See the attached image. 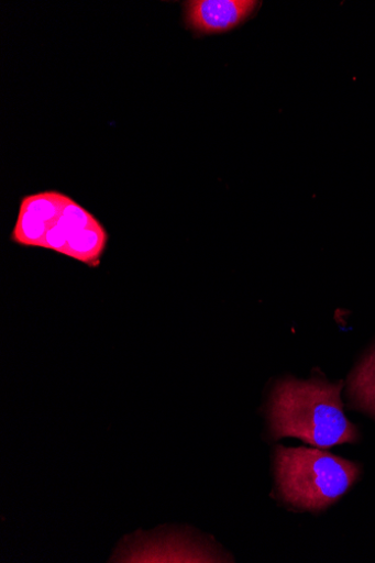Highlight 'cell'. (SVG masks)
Segmentation results:
<instances>
[{
	"mask_svg": "<svg viewBox=\"0 0 375 563\" xmlns=\"http://www.w3.org/2000/svg\"><path fill=\"white\" fill-rule=\"evenodd\" d=\"M343 383L285 378L275 386L269 423L275 439L296 438L318 449L356 443L360 432L344 415Z\"/></svg>",
	"mask_w": 375,
	"mask_h": 563,
	"instance_id": "1",
	"label": "cell"
},
{
	"mask_svg": "<svg viewBox=\"0 0 375 563\" xmlns=\"http://www.w3.org/2000/svg\"><path fill=\"white\" fill-rule=\"evenodd\" d=\"M12 241L22 246L52 250L97 267L109 235L71 197L60 191H43L22 199Z\"/></svg>",
	"mask_w": 375,
	"mask_h": 563,
	"instance_id": "2",
	"label": "cell"
},
{
	"mask_svg": "<svg viewBox=\"0 0 375 563\" xmlns=\"http://www.w3.org/2000/svg\"><path fill=\"white\" fill-rule=\"evenodd\" d=\"M275 474L279 497L302 511H320L338 501L357 482L361 468L318 448L277 446Z\"/></svg>",
	"mask_w": 375,
	"mask_h": 563,
	"instance_id": "3",
	"label": "cell"
},
{
	"mask_svg": "<svg viewBox=\"0 0 375 563\" xmlns=\"http://www.w3.org/2000/svg\"><path fill=\"white\" fill-rule=\"evenodd\" d=\"M260 4L254 0H192L186 3V22L200 34L224 33L247 21Z\"/></svg>",
	"mask_w": 375,
	"mask_h": 563,
	"instance_id": "4",
	"label": "cell"
},
{
	"mask_svg": "<svg viewBox=\"0 0 375 563\" xmlns=\"http://www.w3.org/2000/svg\"><path fill=\"white\" fill-rule=\"evenodd\" d=\"M348 396L354 408L375 419V346L351 374Z\"/></svg>",
	"mask_w": 375,
	"mask_h": 563,
	"instance_id": "5",
	"label": "cell"
}]
</instances>
